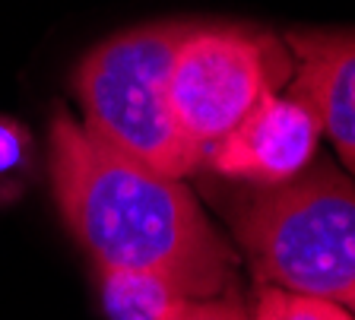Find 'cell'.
I'll list each match as a JSON object with an SVG mask.
<instances>
[{"label": "cell", "instance_id": "obj_1", "mask_svg": "<svg viewBox=\"0 0 355 320\" xmlns=\"http://www.w3.org/2000/svg\"><path fill=\"white\" fill-rule=\"evenodd\" d=\"M51 184L67 229L98 269L153 273L181 298L232 289L235 251L191 187L111 149L64 108L51 118Z\"/></svg>", "mask_w": 355, "mask_h": 320}, {"label": "cell", "instance_id": "obj_2", "mask_svg": "<svg viewBox=\"0 0 355 320\" xmlns=\"http://www.w3.org/2000/svg\"><path fill=\"white\" fill-rule=\"evenodd\" d=\"M229 222L263 289L324 298L355 317V181L330 159L254 187Z\"/></svg>", "mask_w": 355, "mask_h": 320}, {"label": "cell", "instance_id": "obj_3", "mask_svg": "<svg viewBox=\"0 0 355 320\" xmlns=\"http://www.w3.org/2000/svg\"><path fill=\"white\" fill-rule=\"evenodd\" d=\"M193 23H146L98 42L73 70L83 127L111 149L159 175L184 181L207 162L178 127L168 102V73Z\"/></svg>", "mask_w": 355, "mask_h": 320}, {"label": "cell", "instance_id": "obj_4", "mask_svg": "<svg viewBox=\"0 0 355 320\" xmlns=\"http://www.w3.org/2000/svg\"><path fill=\"white\" fill-rule=\"evenodd\" d=\"M295 73L286 38L251 26H191L168 73V102L184 136L207 152L260 98Z\"/></svg>", "mask_w": 355, "mask_h": 320}, {"label": "cell", "instance_id": "obj_5", "mask_svg": "<svg viewBox=\"0 0 355 320\" xmlns=\"http://www.w3.org/2000/svg\"><path fill=\"white\" fill-rule=\"evenodd\" d=\"M320 136V121L308 102L292 92H273L207 149L203 165L257 187L282 184L314 159Z\"/></svg>", "mask_w": 355, "mask_h": 320}, {"label": "cell", "instance_id": "obj_6", "mask_svg": "<svg viewBox=\"0 0 355 320\" xmlns=\"http://www.w3.org/2000/svg\"><path fill=\"white\" fill-rule=\"evenodd\" d=\"M288 92L314 108L324 136L355 178V32H288Z\"/></svg>", "mask_w": 355, "mask_h": 320}, {"label": "cell", "instance_id": "obj_7", "mask_svg": "<svg viewBox=\"0 0 355 320\" xmlns=\"http://www.w3.org/2000/svg\"><path fill=\"white\" fill-rule=\"evenodd\" d=\"M181 298L165 279L137 269H102V301L111 320H159Z\"/></svg>", "mask_w": 355, "mask_h": 320}, {"label": "cell", "instance_id": "obj_8", "mask_svg": "<svg viewBox=\"0 0 355 320\" xmlns=\"http://www.w3.org/2000/svg\"><path fill=\"white\" fill-rule=\"evenodd\" d=\"M32 172H35L32 134L19 121L0 114V206L19 200L32 181Z\"/></svg>", "mask_w": 355, "mask_h": 320}, {"label": "cell", "instance_id": "obj_9", "mask_svg": "<svg viewBox=\"0 0 355 320\" xmlns=\"http://www.w3.org/2000/svg\"><path fill=\"white\" fill-rule=\"evenodd\" d=\"M159 320H248L241 298L232 289L209 298H175Z\"/></svg>", "mask_w": 355, "mask_h": 320}, {"label": "cell", "instance_id": "obj_10", "mask_svg": "<svg viewBox=\"0 0 355 320\" xmlns=\"http://www.w3.org/2000/svg\"><path fill=\"white\" fill-rule=\"evenodd\" d=\"M254 320H282V311H279V289H260L257 314H254Z\"/></svg>", "mask_w": 355, "mask_h": 320}, {"label": "cell", "instance_id": "obj_11", "mask_svg": "<svg viewBox=\"0 0 355 320\" xmlns=\"http://www.w3.org/2000/svg\"><path fill=\"white\" fill-rule=\"evenodd\" d=\"M340 320H355V317H352V314H349V311H346V314H343V317H340Z\"/></svg>", "mask_w": 355, "mask_h": 320}]
</instances>
